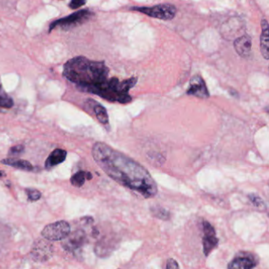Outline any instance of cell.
Segmentation results:
<instances>
[{
    "instance_id": "cell-15",
    "label": "cell",
    "mask_w": 269,
    "mask_h": 269,
    "mask_svg": "<svg viewBox=\"0 0 269 269\" xmlns=\"http://www.w3.org/2000/svg\"><path fill=\"white\" fill-rule=\"evenodd\" d=\"M92 103H93V111H94L96 117L100 123L103 125H108L109 118L108 114H107V110L105 107H103L101 104L91 100Z\"/></svg>"
},
{
    "instance_id": "cell-18",
    "label": "cell",
    "mask_w": 269,
    "mask_h": 269,
    "mask_svg": "<svg viewBox=\"0 0 269 269\" xmlns=\"http://www.w3.org/2000/svg\"><path fill=\"white\" fill-rule=\"evenodd\" d=\"M25 193H26L27 196H28V199L30 202H36L41 198V193L36 189L29 188V189H25Z\"/></svg>"
},
{
    "instance_id": "cell-22",
    "label": "cell",
    "mask_w": 269,
    "mask_h": 269,
    "mask_svg": "<svg viewBox=\"0 0 269 269\" xmlns=\"http://www.w3.org/2000/svg\"><path fill=\"white\" fill-rule=\"evenodd\" d=\"M156 216L157 217L161 218L163 219H168V218H169V213H168V211L165 210L164 209H161L160 210H157L156 212Z\"/></svg>"
},
{
    "instance_id": "cell-19",
    "label": "cell",
    "mask_w": 269,
    "mask_h": 269,
    "mask_svg": "<svg viewBox=\"0 0 269 269\" xmlns=\"http://www.w3.org/2000/svg\"><path fill=\"white\" fill-rule=\"evenodd\" d=\"M25 148L23 145H16V146L11 147L10 148L9 155L13 157H18L21 154L23 153Z\"/></svg>"
},
{
    "instance_id": "cell-4",
    "label": "cell",
    "mask_w": 269,
    "mask_h": 269,
    "mask_svg": "<svg viewBox=\"0 0 269 269\" xmlns=\"http://www.w3.org/2000/svg\"><path fill=\"white\" fill-rule=\"evenodd\" d=\"M132 11H139L144 15L161 20H171L176 15V8L171 4H159L154 7H133Z\"/></svg>"
},
{
    "instance_id": "cell-23",
    "label": "cell",
    "mask_w": 269,
    "mask_h": 269,
    "mask_svg": "<svg viewBox=\"0 0 269 269\" xmlns=\"http://www.w3.org/2000/svg\"><path fill=\"white\" fill-rule=\"evenodd\" d=\"M166 267L168 269H176L179 268V265H178L176 260H174V259H169L167 262Z\"/></svg>"
},
{
    "instance_id": "cell-2",
    "label": "cell",
    "mask_w": 269,
    "mask_h": 269,
    "mask_svg": "<svg viewBox=\"0 0 269 269\" xmlns=\"http://www.w3.org/2000/svg\"><path fill=\"white\" fill-rule=\"evenodd\" d=\"M109 69L105 63L78 56L67 61L63 66V76L77 85L79 89L98 84L107 79Z\"/></svg>"
},
{
    "instance_id": "cell-7",
    "label": "cell",
    "mask_w": 269,
    "mask_h": 269,
    "mask_svg": "<svg viewBox=\"0 0 269 269\" xmlns=\"http://www.w3.org/2000/svg\"><path fill=\"white\" fill-rule=\"evenodd\" d=\"M258 264V260L254 255L250 253H240L229 263L230 269H251Z\"/></svg>"
},
{
    "instance_id": "cell-14",
    "label": "cell",
    "mask_w": 269,
    "mask_h": 269,
    "mask_svg": "<svg viewBox=\"0 0 269 269\" xmlns=\"http://www.w3.org/2000/svg\"><path fill=\"white\" fill-rule=\"evenodd\" d=\"M1 163L3 164H5V165L18 168V169L23 170V171H30L33 169V167L29 161L21 160V159H4L1 161Z\"/></svg>"
},
{
    "instance_id": "cell-12",
    "label": "cell",
    "mask_w": 269,
    "mask_h": 269,
    "mask_svg": "<svg viewBox=\"0 0 269 269\" xmlns=\"http://www.w3.org/2000/svg\"><path fill=\"white\" fill-rule=\"evenodd\" d=\"M66 155H67V152L66 150L61 149V148H56L54 150L51 152L50 155L48 156V159L45 161V168L48 170L52 169L59 164L64 162Z\"/></svg>"
},
{
    "instance_id": "cell-20",
    "label": "cell",
    "mask_w": 269,
    "mask_h": 269,
    "mask_svg": "<svg viewBox=\"0 0 269 269\" xmlns=\"http://www.w3.org/2000/svg\"><path fill=\"white\" fill-rule=\"evenodd\" d=\"M87 0H71L69 4V8L72 10H77L86 5Z\"/></svg>"
},
{
    "instance_id": "cell-6",
    "label": "cell",
    "mask_w": 269,
    "mask_h": 269,
    "mask_svg": "<svg viewBox=\"0 0 269 269\" xmlns=\"http://www.w3.org/2000/svg\"><path fill=\"white\" fill-rule=\"evenodd\" d=\"M54 253L53 245L45 238L35 241L31 250V257L36 262H45L52 257Z\"/></svg>"
},
{
    "instance_id": "cell-3",
    "label": "cell",
    "mask_w": 269,
    "mask_h": 269,
    "mask_svg": "<svg viewBox=\"0 0 269 269\" xmlns=\"http://www.w3.org/2000/svg\"><path fill=\"white\" fill-rule=\"evenodd\" d=\"M93 15V13L89 10L77 11L69 16L60 18L52 22L49 26V32H52L56 28H60L64 30H68L73 27L79 26L89 21Z\"/></svg>"
},
{
    "instance_id": "cell-9",
    "label": "cell",
    "mask_w": 269,
    "mask_h": 269,
    "mask_svg": "<svg viewBox=\"0 0 269 269\" xmlns=\"http://www.w3.org/2000/svg\"><path fill=\"white\" fill-rule=\"evenodd\" d=\"M63 247L68 251H76L83 246L86 242V236L83 230H75L64 239Z\"/></svg>"
},
{
    "instance_id": "cell-11",
    "label": "cell",
    "mask_w": 269,
    "mask_h": 269,
    "mask_svg": "<svg viewBox=\"0 0 269 269\" xmlns=\"http://www.w3.org/2000/svg\"><path fill=\"white\" fill-rule=\"evenodd\" d=\"M234 47H235V49H236V52L239 54V56L246 57V56L250 55V51H251V38L246 35H246H243V36H241L240 37L237 38L235 41Z\"/></svg>"
},
{
    "instance_id": "cell-21",
    "label": "cell",
    "mask_w": 269,
    "mask_h": 269,
    "mask_svg": "<svg viewBox=\"0 0 269 269\" xmlns=\"http://www.w3.org/2000/svg\"><path fill=\"white\" fill-rule=\"evenodd\" d=\"M250 201H251L252 203L255 205V206L257 207V208H264L265 205H264V201L261 199V198H259L257 195H250Z\"/></svg>"
},
{
    "instance_id": "cell-10",
    "label": "cell",
    "mask_w": 269,
    "mask_h": 269,
    "mask_svg": "<svg viewBox=\"0 0 269 269\" xmlns=\"http://www.w3.org/2000/svg\"><path fill=\"white\" fill-rule=\"evenodd\" d=\"M186 93L199 98L207 99L209 97V91L207 89L205 81L199 75H195L191 79L189 88Z\"/></svg>"
},
{
    "instance_id": "cell-16",
    "label": "cell",
    "mask_w": 269,
    "mask_h": 269,
    "mask_svg": "<svg viewBox=\"0 0 269 269\" xmlns=\"http://www.w3.org/2000/svg\"><path fill=\"white\" fill-rule=\"evenodd\" d=\"M93 176L92 174L86 171H79L77 173L74 174L70 178V183L75 187H82L84 185L86 179L90 180Z\"/></svg>"
},
{
    "instance_id": "cell-5",
    "label": "cell",
    "mask_w": 269,
    "mask_h": 269,
    "mask_svg": "<svg viewBox=\"0 0 269 269\" xmlns=\"http://www.w3.org/2000/svg\"><path fill=\"white\" fill-rule=\"evenodd\" d=\"M71 232L70 223L64 220L47 225L41 232V236L50 242L64 240Z\"/></svg>"
},
{
    "instance_id": "cell-1",
    "label": "cell",
    "mask_w": 269,
    "mask_h": 269,
    "mask_svg": "<svg viewBox=\"0 0 269 269\" xmlns=\"http://www.w3.org/2000/svg\"><path fill=\"white\" fill-rule=\"evenodd\" d=\"M92 155L97 165L124 187L144 198H153L157 195L158 188L153 178L146 168L133 159L103 142L95 143Z\"/></svg>"
},
{
    "instance_id": "cell-13",
    "label": "cell",
    "mask_w": 269,
    "mask_h": 269,
    "mask_svg": "<svg viewBox=\"0 0 269 269\" xmlns=\"http://www.w3.org/2000/svg\"><path fill=\"white\" fill-rule=\"evenodd\" d=\"M261 35H260V52L263 57L265 59H269V36L268 23L267 20L261 21Z\"/></svg>"
},
{
    "instance_id": "cell-24",
    "label": "cell",
    "mask_w": 269,
    "mask_h": 269,
    "mask_svg": "<svg viewBox=\"0 0 269 269\" xmlns=\"http://www.w3.org/2000/svg\"><path fill=\"white\" fill-rule=\"evenodd\" d=\"M4 173L3 171H0V176H4Z\"/></svg>"
},
{
    "instance_id": "cell-8",
    "label": "cell",
    "mask_w": 269,
    "mask_h": 269,
    "mask_svg": "<svg viewBox=\"0 0 269 269\" xmlns=\"http://www.w3.org/2000/svg\"><path fill=\"white\" fill-rule=\"evenodd\" d=\"M204 237L202 240L203 250L205 256L208 257L209 253L217 246L219 240L216 238V232L213 226L208 221H204Z\"/></svg>"
},
{
    "instance_id": "cell-17",
    "label": "cell",
    "mask_w": 269,
    "mask_h": 269,
    "mask_svg": "<svg viewBox=\"0 0 269 269\" xmlns=\"http://www.w3.org/2000/svg\"><path fill=\"white\" fill-rule=\"evenodd\" d=\"M14 105V101L11 96L6 93L3 88L2 82L0 80V107L4 108H11Z\"/></svg>"
}]
</instances>
